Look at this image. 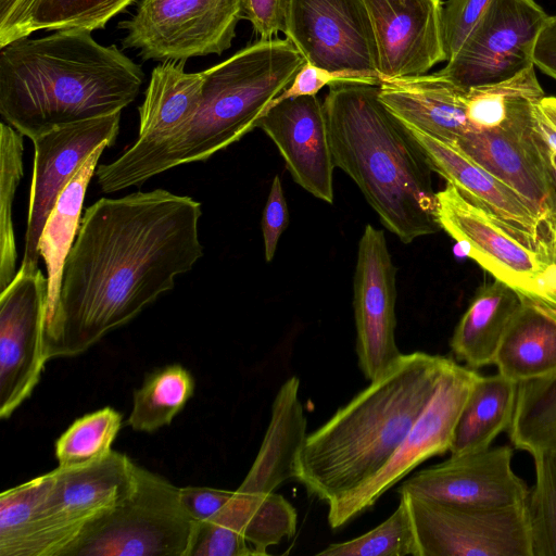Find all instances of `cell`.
<instances>
[{"mask_svg": "<svg viewBox=\"0 0 556 556\" xmlns=\"http://www.w3.org/2000/svg\"><path fill=\"white\" fill-rule=\"evenodd\" d=\"M201 203L165 189L90 205L45 321L48 361L79 355L134 319L203 255Z\"/></svg>", "mask_w": 556, "mask_h": 556, "instance_id": "6da1fadb", "label": "cell"}, {"mask_svg": "<svg viewBox=\"0 0 556 556\" xmlns=\"http://www.w3.org/2000/svg\"><path fill=\"white\" fill-rule=\"evenodd\" d=\"M141 66L90 31L24 37L0 51V114L30 140L58 127L123 111L138 96Z\"/></svg>", "mask_w": 556, "mask_h": 556, "instance_id": "7a4b0ae2", "label": "cell"}, {"mask_svg": "<svg viewBox=\"0 0 556 556\" xmlns=\"http://www.w3.org/2000/svg\"><path fill=\"white\" fill-rule=\"evenodd\" d=\"M450 361L425 352L403 354L387 374L307 434L294 479L328 506L368 482L399 448Z\"/></svg>", "mask_w": 556, "mask_h": 556, "instance_id": "3957f363", "label": "cell"}, {"mask_svg": "<svg viewBox=\"0 0 556 556\" xmlns=\"http://www.w3.org/2000/svg\"><path fill=\"white\" fill-rule=\"evenodd\" d=\"M336 167L357 185L381 224L401 242L435 233L432 168L379 85L337 83L324 100Z\"/></svg>", "mask_w": 556, "mask_h": 556, "instance_id": "277c9868", "label": "cell"}, {"mask_svg": "<svg viewBox=\"0 0 556 556\" xmlns=\"http://www.w3.org/2000/svg\"><path fill=\"white\" fill-rule=\"evenodd\" d=\"M306 62L290 39H258L202 72L199 110L176 137L141 152L127 150L96 169L104 193L141 186L153 176L205 161L257 127L271 101Z\"/></svg>", "mask_w": 556, "mask_h": 556, "instance_id": "5b68a950", "label": "cell"}, {"mask_svg": "<svg viewBox=\"0 0 556 556\" xmlns=\"http://www.w3.org/2000/svg\"><path fill=\"white\" fill-rule=\"evenodd\" d=\"M195 526L180 488L137 465L132 492L91 521L66 556H188Z\"/></svg>", "mask_w": 556, "mask_h": 556, "instance_id": "8992f818", "label": "cell"}, {"mask_svg": "<svg viewBox=\"0 0 556 556\" xmlns=\"http://www.w3.org/2000/svg\"><path fill=\"white\" fill-rule=\"evenodd\" d=\"M437 219L468 257L522 300L556 314V261L526 247L446 182L437 192Z\"/></svg>", "mask_w": 556, "mask_h": 556, "instance_id": "52a82bcc", "label": "cell"}, {"mask_svg": "<svg viewBox=\"0 0 556 556\" xmlns=\"http://www.w3.org/2000/svg\"><path fill=\"white\" fill-rule=\"evenodd\" d=\"M243 17L244 0H141L118 25L143 60L186 61L228 50Z\"/></svg>", "mask_w": 556, "mask_h": 556, "instance_id": "ba28073f", "label": "cell"}, {"mask_svg": "<svg viewBox=\"0 0 556 556\" xmlns=\"http://www.w3.org/2000/svg\"><path fill=\"white\" fill-rule=\"evenodd\" d=\"M480 376L451 358L431 400L386 466L356 491L328 506L332 529L365 513L426 459L450 452L459 414Z\"/></svg>", "mask_w": 556, "mask_h": 556, "instance_id": "9c48e42d", "label": "cell"}, {"mask_svg": "<svg viewBox=\"0 0 556 556\" xmlns=\"http://www.w3.org/2000/svg\"><path fill=\"white\" fill-rule=\"evenodd\" d=\"M285 35L313 65L351 83H381L364 0H290Z\"/></svg>", "mask_w": 556, "mask_h": 556, "instance_id": "30bf717a", "label": "cell"}, {"mask_svg": "<svg viewBox=\"0 0 556 556\" xmlns=\"http://www.w3.org/2000/svg\"><path fill=\"white\" fill-rule=\"evenodd\" d=\"M403 495L420 556H531L525 506L480 508Z\"/></svg>", "mask_w": 556, "mask_h": 556, "instance_id": "8fae6325", "label": "cell"}, {"mask_svg": "<svg viewBox=\"0 0 556 556\" xmlns=\"http://www.w3.org/2000/svg\"><path fill=\"white\" fill-rule=\"evenodd\" d=\"M547 17L535 0H492L439 73L464 87L514 78L534 66V45Z\"/></svg>", "mask_w": 556, "mask_h": 556, "instance_id": "7c38bea8", "label": "cell"}, {"mask_svg": "<svg viewBox=\"0 0 556 556\" xmlns=\"http://www.w3.org/2000/svg\"><path fill=\"white\" fill-rule=\"evenodd\" d=\"M48 279L17 270L0 293V417H11L38 384L48 358L45 321Z\"/></svg>", "mask_w": 556, "mask_h": 556, "instance_id": "4fadbf2b", "label": "cell"}, {"mask_svg": "<svg viewBox=\"0 0 556 556\" xmlns=\"http://www.w3.org/2000/svg\"><path fill=\"white\" fill-rule=\"evenodd\" d=\"M122 111L58 127L31 140L33 177L24 253L17 270L35 273L38 244L56 201L89 155L101 144L112 147L119 131Z\"/></svg>", "mask_w": 556, "mask_h": 556, "instance_id": "5bb4252c", "label": "cell"}, {"mask_svg": "<svg viewBox=\"0 0 556 556\" xmlns=\"http://www.w3.org/2000/svg\"><path fill=\"white\" fill-rule=\"evenodd\" d=\"M395 275L384 232L367 224L358 242L353 307L358 366L369 381L387 374L403 355L395 341Z\"/></svg>", "mask_w": 556, "mask_h": 556, "instance_id": "9a60e30c", "label": "cell"}, {"mask_svg": "<svg viewBox=\"0 0 556 556\" xmlns=\"http://www.w3.org/2000/svg\"><path fill=\"white\" fill-rule=\"evenodd\" d=\"M508 445L451 455L404 480L397 493L480 508L525 506L530 489Z\"/></svg>", "mask_w": 556, "mask_h": 556, "instance_id": "2e32d148", "label": "cell"}, {"mask_svg": "<svg viewBox=\"0 0 556 556\" xmlns=\"http://www.w3.org/2000/svg\"><path fill=\"white\" fill-rule=\"evenodd\" d=\"M433 172L529 249L556 261V236L508 186L454 147L403 123Z\"/></svg>", "mask_w": 556, "mask_h": 556, "instance_id": "e0dca14e", "label": "cell"}, {"mask_svg": "<svg viewBox=\"0 0 556 556\" xmlns=\"http://www.w3.org/2000/svg\"><path fill=\"white\" fill-rule=\"evenodd\" d=\"M378 52L380 80L428 74L446 61L442 0H364Z\"/></svg>", "mask_w": 556, "mask_h": 556, "instance_id": "ac0fdd59", "label": "cell"}, {"mask_svg": "<svg viewBox=\"0 0 556 556\" xmlns=\"http://www.w3.org/2000/svg\"><path fill=\"white\" fill-rule=\"evenodd\" d=\"M276 144L293 180L315 198L333 202V169L324 102L302 96L269 105L257 122Z\"/></svg>", "mask_w": 556, "mask_h": 556, "instance_id": "d6986e66", "label": "cell"}, {"mask_svg": "<svg viewBox=\"0 0 556 556\" xmlns=\"http://www.w3.org/2000/svg\"><path fill=\"white\" fill-rule=\"evenodd\" d=\"M136 467L137 464L127 455L113 450L87 465L72 468L58 466L43 475L46 501L78 539L91 521L132 492Z\"/></svg>", "mask_w": 556, "mask_h": 556, "instance_id": "ffe728a7", "label": "cell"}, {"mask_svg": "<svg viewBox=\"0 0 556 556\" xmlns=\"http://www.w3.org/2000/svg\"><path fill=\"white\" fill-rule=\"evenodd\" d=\"M450 146L513 189L556 236V197L531 135L472 131Z\"/></svg>", "mask_w": 556, "mask_h": 556, "instance_id": "44dd1931", "label": "cell"}, {"mask_svg": "<svg viewBox=\"0 0 556 556\" xmlns=\"http://www.w3.org/2000/svg\"><path fill=\"white\" fill-rule=\"evenodd\" d=\"M463 91L439 72L379 84L380 100L402 123L447 144L472 131Z\"/></svg>", "mask_w": 556, "mask_h": 556, "instance_id": "7402d4cb", "label": "cell"}, {"mask_svg": "<svg viewBox=\"0 0 556 556\" xmlns=\"http://www.w3.org/2000/svg\"><path fill=\"white\" fill-rule=\"evenodd\" d=\"M76 541L45 497L43 475L0 495V556H66Z\"/></svg>", "mask_w": 556, "mask_h": 556, "instance_id": "603a6c76", "label": "cell"}, {"mask_svg": "<svg viewBox=\"0 0 556 556\" xmlns=\"http://www.w3.org/2000/svg\"><path fill=\"white\" fill-rule=\"evenodd\" d=\"M299 391L300 380L295 376L277 391L261 447L238 492L265 496L294 479L296 460L307 437Z\"/></svg>", "mask_w": 556, "mask_h": 556, "instance_id": "cb8c5ba5", "label": "cell"}, {"mask_svg": "<svg viewBox=\"0 0 556 556\" xmlns=\"http://www.w3.org/2000/svg\"><path fill=\"white\" fill-rule=\"evenodd\" d=\"M204 77L187 73L185 61H166L155 66L139 108L138 138L129 152H141L179 135L195 116Z\"/></svg>", "mask_w": 556, "mask_h": 556, "instance_id": "d4e9b609", "label": "cell"}, {"mask_svg": "<svg viewBox=\"0 0 556 556\" xmlns=\"http://www.w3.org/2000/svg\"><path fill=\"white\" fill-rule=\"evenodd\" d=\"M521 303L508 285H482L456 325L450 341L455 357L478 369L493 365L505 331Z\"/></svg>", "mask_w": 556, "mask_h": 556, "instance_id": "484cf974", "label": "cell"}, {"mask_svg": "<svg viewBox=\"0 0 556 556\" xmlns=\"http://www.w3.org/2000/svg\"><path fill=\"white\" fill-rule=\"evenodd\" d=\"M493 365L498 374L518 383L555 371L556 314L521 299Z\"/></svg>", "mask_w": 556, "mask_h": 556, "instance_id": "4316f807", "label": "cell"}, {"mask_svg": "<svg viewBox=\"0 0 556 556\" xmlns=\"http://www.w3.org/2000/svg\"><path fill=\"white\" fill-rule=\"evenodd\" d=\"M544 96L534 66H531L503 83L464 87L463 102L472 131H495L522 138L530 136L533 106Z\"/></svg>", "mask_w": 556, "mask_h": 556, "instance_id": "83f0119b", "label": "cell"}, {"mask_svg": "<svg viewBox=\"0 0 556 556\" xmlns=\"http://www.w3.org/2000/svg\"><path fill=\"white\" fill-rule=\"evenodd\" d=\"M519 383L501 374L480 376L459 414L451 455L485 450L514 416Z\"/></svg>", "mask_w": 556, "mask_h": 556, "instance_id": "f1b7e54d", "label": "cell"}, {"mask_svg": "<svg viewBox=\"0 0 556 556\" xmlns=\"http://www.w3.org/2000/svg\"><path fill=\"white\" fill-rule=\"evenodd\" d=\"M105 148L106 144L97 148L66 185L40 236L38 249L48 279L46 317L52 313L58 302L65 260L79 229L85 194Z\"/></svg>", "mask_w": 556, "mask_h": 556, "instance_id": "f546056e", "label": "cell"}, {"mask_svg": "<svg viewBox=\"0 0 556 556\" xmlns=\"http://www.w3.org/2000/svg\"><path fill=\"white\" fill-rule=\"evenodd\" d=\"M507 432L513 445L530 455L556 454V370L519 383Z\"/></svg>", "mask_w": 556, "mask_h": 556, "instance_id": "4dcf8cb0", "label": "cell"}, {"mask_svg": "<svg viewBox=\"0 0 556 556\" xmlns=\"http://www.w3.org/2000/svg\"><path fill=\"white\" fill-rule=\"evenodd\" d=\"M195 381L179 364H170L148 374L134 391L128 425L136 431L153 432L170 425L192 397Z\"/></svg>", "mask_w": 556, "mask_h": 556, "instance_id": "1f68e13d", "label": "cell"}, {"mask_svg": "<svg viewBox=\"0 0 556 556\" xmlns=\"http://www.w3.org/2000/svg\"><path fill=\"white\" fill-rule=\"evenodd\" d=\"M24 136L9 124H0V293L17 274L12 206L23 177Z\"/></svg>", "mask_w": 556, "mask_h": 556, "instance_id": "d6a6232c", "label": "cell"}, {"mask_svg": "<svg viewBox=\"0 0 556 556\" xmlns=\"http://www.w3.org/2000/svg\"><path fill=\"white\" fill-rule=\"evenodd\" d=\"M121 428L122 415L112 407L77 418L55 442L59 467H78L105 456Z\"/></svg>", "mask_w": 556, "mask_h": 556, "instance_id": "836d02e7", "label": "cell"}, {"mask_svg": "<svg viewBox=\"0 0 556 556\" xmlns=\"http://www.w3.org/2000/svg\"><path fill=\"white\" fill-rule=\"evenodd\" d=\"M320 556H420L407 497L376 528L352 540L329 544Z\"/></svg>", "mask_w": 556, "mask_h": 556, "instance_id": "e575fe53", "label": "cell"}, {"mask_svg": "<svg viewBox=\"0 0 556 556\" xmlns=\"http://www.w3.org/2000/svg\"><path fill=\"white\" fill-rule=\"evenodd\" d=\"M238 513L240 532L260 556L268 555L269 546L295 534L296 510L275 492L265 496L240 493Z\"/></svg>", "mask_w": 556, "mask_h": 556, "instance_id": "d590c367", "label": "cell"}, {"mask_svg": "<svg viewBox=\"0 0 556 556\" xmlns=\"http://www.w3.org/2000/svg\"><path fill=\"white\" fill-rule=\"evenodd\" d=\"M532 457L535 483L525 504L531 556H556V454Z\"/></svg>", "mask_w": 556, "mask_h": 556, "instance_id": "8d00e7d4", "label": "cell"}, {"mask_svg": "<svg viewBox=\"0 0 556 556\" xmlns=\"http://www.w3.org/2000/svg\"><path fill=\"white\" fill-rule=\"evenodd\" d=\"M134 0H36L29 17L28 33L78 29L92 33Z\"/></svg>", "mask_w": 556, "mask_h": 556, "instance_id": "74e56055", "label": "cell"}, {"mask_svg": "<svg viewBox=\"0 0 556 556\" xmlns=\"http://www.w3.org/2000/svg\"><path fill=\"white\" fill-rule=\"evenodd\" d=\"M260 556L238 530L215 521L198 522L188 556Z\"/></svg>", "mask_w": 556, "mask_h": 556, "instance_id": "f35d334b", "label": "cell"}, {"mask_svg": "<svg viewBox=\"0 0 556 556\" xmlns=\"http://www.w3.org/2000/svg\"><path fill=\"white\" fill-rule=\"evenodd\" d=\"M492 0H447L442 9V34L450 61L478 23Z\"/></svg>", "mask_w": 556, "mask_h": 556, "instance_id": "ab89813d", "label": "cell"}, {"mask_svg": "<svg viewBox=\"0 0 556 556\" xmlns=\"http://www.w3.org/2000/svg\"><path fill=\"white\" fill-rule=\"evenodd\" d=\"M289 224V212L285 198L282 182L275 176L262 217V232L265 260H274L278 241Z\"/></svg>", "mask_w": 556, "mask_h": 556, "instance_id": "60d3db41", "label": "cell"}, {"mask_svg": "<svg viewBox=\"0 0 556 556\" xmlns=\"http://www.w3.org/2000/svg\"><path fill=\"white\" fill-rule=\"evenodd\" d=\"M290 0H244L247 18L258 39H271L286 31Z\"/></svg>", "mask_w": 556, "mask_h": 556, "instance_id": "b9f144b4", "label": "cell"}, {"mask_svg": "<svg viewBox=\"0 0 556 556\" xmlns=\"http://www.w3.org/2000/svg\"><path fill=\"white\" fill-rule=\"evenodd\" d=\"M531 139L541 161L556 160V97L544 96L534 104Z\"/></svg>", "mask_w": 556, "mask_h": 556, "instance_id": "7bdbcfd3", "label": "cell"}, {"mask_svg": "<svg viewBox=\"0 0 556 556\" xmlns=\"http://www.w3.org/2000/svg\"><path fill=\"white\" fill-rule=\"evenodd\" d=\"M180 491L186 509L198 522L215 520L233 494V491L206 486H185Z\"/></svg>", "mask_w": 556, "mask_h": 556, "instance_id": "ee69618b", "label": "cell"}, {"mask_svg": "<svg viewBox=\"0 0 556 556\" xmlns=\"http://www.w3.org/2000/svg\"><path fill=\"white\" fill-rule=\"evenodd\" d=\"M337 83L351 81L349 78L341 74L329 72L308 62H305L304 65L294 75L291 84L279 96H277L269 105L296 97L315 96L324 87Z\"/></svg>", "mask_w": 556, "mask_h": 556, "instance_id": "f6af8a7d", "label": "cell"}, {"mask_svg": "<svg viewBox=\"0 0 556 556\" xmlns=\"http://www.w3.org/2000/svg\"><path fill=\"white\" fill-rule=\"evenodd\" d=\"M532 61L544 74L556 79V15L548 16L539 33Z\"/></svg>", "mask_w": 556, "mask_h": 556, "instance_id": "bcb514c9", "label": "cell"}, {"mask_svg": "<svg viewBox=\"0 0 556 556\" xmlns=\"http://www.w3.org/2000/svg\"><path fill=\"white\" fill-rule=\"evenodd\" d=\"M547 172L549 181L552 184L555 197H556V160H544L542 161Z\"/></svg>", "mask_w": 556, "mask_h": 556, "instance_id": "7dc6e473", "label": "cell"}]
</instances>
